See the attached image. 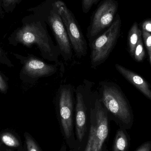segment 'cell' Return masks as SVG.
Listing matches in <instances>:
<instances>
[{
	"label": "cell",
	"instance_id": "cell-1",
	"mask_svg": "<svg viewBox=\"0 0 151 151\" xmlns=\"http://www.w3.org/2000/svg\"><path fill=\"white\" fill-rule=\"evenodd\" d=\"M99 98L109 117L124 129H128L134 123V116L127 97L118 84L110 81L100 82Z\"/></svg>",
	"mask_w": 151,
	"mask_h": 151
},
{
	"label": "cell",
	"instance_id": "cell-2",
	"mask_svg": "<svg viewBox=\"0 0 151 151\" xmlns=\"http://www.w3.org/2000/svg\"><path fill=\"white\" fill-rule=\"evenodd\" d=\"M21 33V39L25 43L37 44L44 59L55 63H60L61 55L59 48L50 35L44 20L27 24Z\"/></svg>",
	"mask_w": 151,
	"mask_h": 151
},
{
	"label": "cell",
	"instance_id": "cell-3",
	"mask_svg": "<svg viewBox=\"0 0 151 151\" xmlns=\"http://www.w3.org/2000/svg\"><path fill=\"white\" fill-rule=\"evenodd\" d=\"M121 26L120 17L117 13L111 26L89 42L92 69H96L107 60L119 37Z\"/></svg>",
	"mask_w": 151,
	"mask_h": 151
},
{
	"label": "cell",
	"instance_id": "cell-4",
	"mask_svg": "<svg viewBox=\"0 0 151 151\" xmlns=\"http://www.w3.org/2000/svg\"><path fill=\"white\" fill-rule=\"evenodd\" d=\"M94 83L84 80L75 89V124L77 137L81 141L87 128L88 117L90 116L95 101L98 96V91L93 89Z\"/></svg>",
	"mask_w": 151,
	"mask_h": 151
},
{
	"label": "cell",
	"instance_id": "cell-5",
	"mask_svg": "<svg viewBox=\"0 0 151 151\" xmlns=\"http://www.w3.org/2000/svg\"><path fill=\"white\" fill-rule=\"evenodd\" d=\"M109 116L97 98L90 116V129L85 151H101L109 133Z\"/></svg>",
	"mask_w": 151,
	"mask_h": 151
},
{
	"label": "cell",
	"instance_id": "cell-6",
	"mask_svg": "<svg viewBox=\"0 0 151 151\" xmlns=\"http://www.w3.org/2000/svg\"><path fill=\"white\" fill-rule=\"evenodd\" d=\"M75 93L71 84H62L57 91L54 100L57 114L65 135L68 138L70 137L73 129Z\"/></svg>",
	"mask_w": 151,
	"mask_h": 151
},
{
	"label": "cell",
	"instance_id": "cell-7",
	"mask_svg": "<svg viewBox=\"0 0 151 151\" xmlns=\"http://www.w3.org/2000/svg\"><path fill=\"white\" fill-rule=\"evenodd\" d=\"M55 3L64 24L73 50L78 58L84 57L88 51L87 42L74 14L64 2L56 0Z\"/></svg>",
	"mask_w": 151,
	"mask_h": 151
},
{
	"label": "cell",
	"instance_id": "cell-8",
	"mask_svg": "<svg viewBox=\"0 0 151 151\" xmlns=\"http://www.w3.org/2000/svg\"><path fill=\"white\" fill-rule=\"evenodd\" d=\"M119 3L116 0H103L91 17L87 28V38L89 42L109 28L114 21Z\"/></svg>",
	"mask_w": 151,
	"mask_h": 151
},
{
	"label": "cell",
	"instance_id": "cell-9",
	"mask_svg": "<svg viewBox=\"0 0 151 151\" xmlns=\"http://www.w3.org/2000/svg\"><path fill=\"white\" fill-rule=\"evenodd\" d=\"M44 20L52 31L61 56L65 62H70L73 58V50L64 24L55 2L52 4Z\"/></svg>",
	"mask_w": 151,
	"mask_h": 151
},
{
	"label": "cell",
	"instance_id": "cell-10",
	"mask_svg": "<svg viewBox=\"0 0 151 151\" xmlns=\"http://www.w3.org/2000/svg\"><path fill=\"white\" fill-rule=\"evenodd\" d=\"M64 69L63 63L60 62L50 64L35 58H31L26 65L27 74L35 80L52 76L59 71L62 72Z\"/></svg>",
	"mask_w": 151,
	"mask_h": 151
},
{
	"label": "cell",
	"instance_id": "cell-11",
	"mask_svg": "<svg viewBox=\"0 0 151 151\" xmlns=\"http://www.w3.org/2000/svg\"><path fill=\"white\" fill-rule=\"evenodd\" d=\"M115 67L119 73L151 101V88L149 83L144 78L119 64H116Z\"/></svg>",
	"mask_w": 151,
	"mask_h": 151
},
{
	"label": "cell",
	"instance_id": "cell-12",
	"mask_svg": "<svg viewBox=\"0 0 151 151\" xmlns=\"http://www.w3.org/2000/svg\"><path fill=\"white\" fill-rule=\"evenodd\" d=\"M141 37H142V31L138 27L137 23L134 22L130 28L128 35L129 50L132 56H134L136 46Z\"/></svg>",
	"mask_w": 151,
	"mask_h": 151
},
{
	"label": "cell",
	"instance_id": "cell-13",
	"mask_svg": "<svg viewBox=\"0 0 151 151\" xmlns=\"http://www.w3.org/2000/svg\"><path fill=\"white\" fill-rule=\"evenodd\" d=\"M129 141L124 129L117 131L114 143L113 151H128Z\"/></svg>",
	"mask_w": 151,
	"mask_h": 151
},
{
	"label": "cell",
	"instance_id": "cell-14",
	"mask_svg": "<svg viewBox=\"0 0 151 151\" xmlns=\"http://www.w3.org/2000/svg\"><path fill=\"white\" fill-rule=\"evenodd\" d=\"M1 137L2 142L9 147H18L20 145L19 140L11 133H4Z\"/></svg>",
	"mask_w": 151,
	"mask_h": 151
},
{
	"label": "cell",
	"instance_id": "cell-15",
	"mask_svg": "<svg viewBox=\"0 0 151 151\" xmlns=\"http://www.w3.org/2000/svg\"><path fill=\"white\" fill-rule=\"evenodd\" d=\"M145 56V50L144 47L142 37H141L136 46L133 57L136 61L141 62L144 59Z\"/></svg>",
	"mask_w": 151,
	"mask_h": 151
},
{
	"label": "cell",
	"instance_id": "cell-16",
	"mask_svg": "<svg viewBox=\"0 0 151 151\" xmlns=\"http://www.w3.org/2000/svg\"><path fill=\"white\" fill-rule=\"evenodd\" d=\"M21 1L22 0H2L3 10L7 13L12 12L17 4H19Z\"/></svg>",
	"mask_w": 151,
	"mask_h": 151
},
{
	"label": "cell",
	"instance_id": "cell-17",
	"mask_svg": "<svg viewBox=\"0 0 151 151\" xmlns=\"http://www.w3.org/2000/svg\"><path fill=\"white\" fill-rule=\"evenodd\" d=\"M27 151H41L33 139L27 134H25Z\"/></svg>",
	"mask_w": 151,
	"mask_h": 151
},
{
	"label": "cell",
	"instance_id": "cell-18",
	"mask_svg": "<svg viewBox=\"0 0 151 151\" xmlns=\"http://www.w3.org/2000/svg\"><path fill=\"white\" fill-rule=\"evenodd\" d=\"M100 0H81L82 9L83 12L87 14L92 6L96 4Z\"/></svg>",
	"mask_w": 151,
	"mask_h": 151
},
{
	"label": "cell",
	"instance_id": "cell-19",
	"mask_svg": "<svg viewBox=\"0 0 151 151\" xmlns=\"http://www.w3.org/2000/svg\"><path fill=\"white\" fill-rule=\"evenodd\" d=\"M142 36L143 38L145 47L148 51V54L150 55L151 52V33L142 30Z\"/></svg>",
	"mask_w": 151,
	"mask_h": 151
},
{
	"label": "cell",
	"instance_id": "cell-20",
	"mask_svg": "<svg viewBox=\"0 0 151 151\" xmlns=\"http://www.w3.org/2000/svg\"><path fill=\"white\" fill-rule=\"evenodd\" d=\"M142 31L151 33V19H148L142 22Z\"/></svg>",
	"mask_w": 151,
	"mask_h": 151
},
{
	"label": "cell",
	"instance_id": "cell-21",
	"mask_svg": "<svg viewBox=\"0 0 151 151\" xmlns=\"http://www.w3.org/2000/svg\"><path fill=\"white\" fill-rule=\"evenodd\" d=\"M151 142L144 143L139 146L135 151H151Z\"/></svg>",
	"mask_w": 151,
	"mask_h": 151
},
{
	"label": "cell",
	"instance_id": "cell-22",
	"mask_svg": "<svg viewBox=\"0 0 151 151\" xmlns=\"http://www.w3.org/2000/svg\"><path fill=\"white\" fill-rule=\"evenodd\" d=\"M2 0H0V17L3 18L4 16V12L3 10L1 7Z\"/></svg>",
	"mask_w": 151,
	"mask_h": 151
},
{
	"label": "cell",
	"instance_id": "cell-23",
	"mask_svg": "<svg viewBox=\"0 0 151 151\" xmlns=\"http://www.w3.org/2000/svg\"><path fill=\"white\" fill-rule=\"evenodd\" d=\"M150 56V61L151 64V52L150 55H149Z\"/></svg>",
	"mask_w": 151,
	"mask_h": 151
},
{
	"label": "cell",
	"instance_id": "cell-24",
	"mask_svg": "<svg viewBox=\"0 0 151 151\" xmlns=\"http://www.w3.org/2000/svg\"><path fill=\"white\" fill-rule=\"evenodd\" d=\"M7 151H11V150H7Z\"/></svg>",
	"mask_w": 151,
	"mask_h": 151
},
{
	"label": "cell",
	"instance_id": "cell-25",
	"mask_svg": "<svg viewBox=\"0 0 151 151\" xmlns=\"http://www.w3.org/2000/svg\"><path fill=\"white\" fill-rule=\"evenodd\" d=\"M0 147H1V144H0ZM1 151V150H0Z\"/></svg>",
	"mask_w": 151,
	"mask_h": 151
}]
</instances>
